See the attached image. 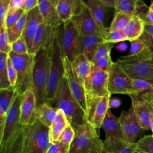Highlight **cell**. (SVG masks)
<instances>
[{"mask_svg": "<svg viewBox=\"0 0 153 153\" xmlns=\"http://www.w3.org/2000/svg\"><path fill=\"white\" fill-rule=\"evenodd\" d=\"M51 106L65 114L74 129L87 123L86 114L71 94L65 75L60 81Z\"/></svg>", "mask_w": 153, "mask_h": 153, "instance_id": "cell-1", "label": "cell"}, {"mask_svg": "<svg viewBox=\"0 0 153 153\" xmlns=\"http://www.w3.org/2000/svg\"><path fill=\"white\" fill-rule=\"evenodd\" d=\"M131 79H142L153 83V50L121 56L115 62Z\"/></svg>", "mask_w": 153, "mask_h": 153, "instance_id": "cell-2", "label": "cell"}, {"mask_svg": "<svg viewBox=\"0 0 153 153\" xmlns=\"http://www.w3.org/2000/svg\"><path fill=\"white\" fill-rule=\"evenodd\" d=\"M51 53L42 50L35 56L32 74V84L38 108L43 103H47V87L51 65Z\"/></svg>", "mask_w": 153, "mask_h": 153, "instance_id": "cell-3", "label": "cell"}, {"mask_svg": "<svg viewBox=\"0 0 153 153\" xmlns=\"http://www.w3.org/2000/svg\"><path fill=\"white\" fill-rule=\"evenodd\" d=\"M23 153H45L51 144L49 128L39 120L23 126Z\"/></svg>", "mask_w": 153, "mask_h": 153, "instance_id": "cell-4", "label": "cell"}, {"mask_svg": "<svg viewBox=\"0 0 153 153\" xmlns=\"http://www.w3.org/2000/svg\"><path fill=\"white\" fill-rule=\"evenodd\" d=\"M8 57L17 74V81L14 87L22 96L27 90L33 88L32 74L35 56L29 53L19 54L11 51Z\"/></svg>", "mask_w": 153, "mask_h": 153, "instance_id": "cell-5", "label": "cell"}, {"mask_svg": "<svg viewBox=\"0 0 153 153\" xmlns=\"http://www.w3.org/2000/svg\"><path fill=\"white\" fill-rule=\"evenodd\" d=\"M75 135L70 145L69 153H94L103 141L97 130L89 123L74 128Z\"/></svg>", "mask_w": 153, "mask_h": 153, "instance_id": "cell-6", "label": "cell"}, {"mask_svg": "<svg viewBox=\"0 0 153 153\" xmlns=\"http://www.w3.org/2000/svg\"><path fill=\"white\" fill-rule=\"evenodd\" d=\"M22 96L17 94L7 114L2 134L0 136V151H3L22 129L20 123Z\"/></svg>", "mask_w": 153, "mask_h": 153, "instance_id": "cell-7", "label": "cell"}, {"mask_svg": "<svg viewBox=\"0 0 153 153\" xmlns=\"http://www.w3.org/2000/svg\"><path fill=\"white\" fill-rule=\"evenodd\" d=\"M51 65L47 87V103L51 106L61 78L65 75L63 57L57 37L51 53Z\"/></svg>", "mask_w": 153, "mask_h": 153, "instance_id": "cell-8", "label": "cell"}, {"mask_svg": "<svg viewBox=\"0 0 153 153\" xmlns=\"http://www.w3.org/2000/svg\"><path fill=\"white\" fill-rule=\"evenodd\" d=\"M74 23L71 20L63 23L58 28L57 39L63 57L72 62L77 56L79 38Z\"/></svg>", "mask_w": 153, "mask_h": 153, "instance_id": "cell-9", "label": "cell"}, {"mask_svg": "<svg viewBox=\"0 0 153 153\" xmlns=\"http://www.w3.org/2000/svg\"><path fill=\"white\" fill-rule=\"evenodd\" d=\"M108 90L109 94H123L129 96L135 94L132 79L123 69L114 62L109 72Z\"/></svg>", "mask_w": 153, "mask_h": 153, "instance_id": "cell-10", "label": "cell"}, {"mask_svg": "<svg viewBox=\"0 0 153 153\" xmlns=\"http://www.w3.org/2000/svg\"><path fill=\"white\" fill-rule=\"evenodd\" d=\"M71 20L80 36H85L100 32L85 4V1L79 0L75 13Z\"/></svg>", "mask_w": 153, "mask_h": 153, "instance_id": "cell-11", "label": "cell"}, {"mask_svg": "<svg viewBox=\"0 0 153 153\" xmlns=\"http://www.w3.org/2000/svg\"><path fill=\"white\" fill-rule=\"evenodd\" d=\"M63 57L65 68V76L68 82L70 91L87 115V96L86 91L76 76L71 62L66 57L63 56Z\"/></svg>", "mask_w": 153, "mask_h": 153, "instance_id": "cell-12", "label": "cell"}, {"mask_svg": "<svg viewBox=\"0 0 153 153\" xmlns=\"http://www.w3.org/2000/svg\"><path fill=\"white\" fill-rule=\"evenodd\" d=\"M111 94L103 97H93L87 100V121L97 130L102 127V123L109 110V100Z\"/></svg>", "mask_w": 153, "mask_h": 153, "instance_id": "cell-13", "label": "cell"}, {"mask_svg": "<svg viewBox=\"0 0 153 153\" xmlns=\"http://www.w3.org/2000/svg\"><path fill=\"white\" fill-rule=\"evenodd\" d=\"M58 28L47 25L42 22L39 26L33 41L29 54L35 56L42 50L51 51L57 35Z\"/></svg>", "mask_w": 153, "mask_h": 153, "instance_id": "cell-14", "label": "cell"}, {"mask_svg": "<svg viewBox=\"0 0 153 153\" xmlns=\"http://www.w3.org/2000/svg\"><path fill=\"white\" fill-rule=\"evenodd\" d=\"M119 120L121 127L123 140L130 144L135 143L142 130L138 120L134 114L133 108L126 111L123 110Z\"/></svg>", "mask_w": 153, "mask_h": 153, "instance_id": "cell-15", "label": "cell"}, {"mask_svg": "<svg viewBox=\"0 0 153 153\" xmlns=\"http://www.w3.org/2000/svg\"><path fill=\"white\" fill-rule=\"evenodd\" d=\"M37 100L32 89L27 90L23 95L20 105V123L22 126L33 124L37 119Z\"/></svg>", "mask_w": 153, "mask_h": 153, "instance_id": "cell-16", "label": "cell"}, {"mask_svg": "<svg viewBox=\"0 0 153 153\" xmlns=\"http://www.w3.org/2000/svg\"><path fill=\"white\" fill-rule=\"evenodd\" d=\"M131 107L143 130H150V124L153 118V106L140 94L130 96Z\"/></svg>", "mask_w": 153, "mask_h": 153, "instance_id": "cell-17", "label": "cell"}, {"mask_svg": "<svg viewBox=\"0 0 153 153\" xmlns=\"http://www.w3.org/2000/svg\"><path fill=\"white\" fill-rule=\"evenodd\" d=\"M71 63L76 76L84 86L86 91L87 96H88L92 75L91 62L85 56L80 54L76 56Z\"/></svg>", "mask_w": 153, "mask_h": 153, "instance_id": "cell-18", "label": "cell"}, {"mask_svg": "<svg viewBox=\"0 0 153 153\" xmlns=\"http://www.w3.org/2000/svg\"><path fill=\"white\" fill-rule=\"evenodd\" d=\"M42 22L43 20L38 6L27 13V17L22 36L26 42L29 53L32 50L33 41L38 27Z\"/></svg>", "mask_w": 153, "mask_h": 153, "instance_id": "cell-19", "label": "cell"}, {"mask_svg": "<svg viewBox=\"0 0 153 153\" xmlns=\"http://www.w3.org/2000/svg\"><path fill=\"white\" fill-rule=\"evenodd\" d=\"M102 127L106 137L104 143H110L123 140L119 117L114 116L109 109L103 120Z\"/></svg>", "mask_w": 153, "mask_h": 153, "instance_id": "cell-20", "label": "cell"}, {"mask_svg": "<svg viewBox=\"0 0 153 153\" xmlns=\"http://www.w3.org/2000/svg\"><path fill=\"white\" fill-rule=\"evenodd\" d=\"M108 79V72L102 71H92L87 100L93 97H103L109 94Z\"/></svg>", "mask_w": 153, "mask_h": 153, "instance_id": "cell-21", "label": "cell"}, {"mask_svg": "<svg viewBox=\"0 0 153 153\" xmlns=\"http://www.w3.org/2000/svg\"><path fill=\"white\" fill-rule=\"evenodd\" d=\"M103 42V36L100 32L85 36L79 35L77 46V55L82 54L91 62L97 47Z\"/></svg>", "mask_w": 153, "mask_h": 153, "instance_id": "cell-22", "label": "cell"}, {"mask_svg": "<svg viewBox=\"0 0 153 153\" xmlns=\"http://www.w3.org/2000/svg\"><path fill=\"white\" fill-rule=\"evenodd\" d=\"M58 0H39L38 7L43 22L56 28L63 23L60 20L57 10Z\"/></svg>", "mask_w": 153, "mask_h": 153, "instance_id": "cell-23", "label": "cell"}, {"mask_svg": "<svg viewBox=\"0 0 153 153\" xmlns=\"http://www.w3.org/2000/svg\"><path fill=\"white\" fill-rule=\"evenodd\" d=\"M85 4L89 9L91 14L96 22L100 32L103 36L108 28L105 27L103 22L107 7L104 5L102 0H88Z\"/></svg>", "mask_w": 153, "mask_h": 153, "instance_id": "cell-24", "label": "cell"}, {"mask_svg": "<svg viewBox=\"0 0 153 153\" xmlns=\"http://www.w3.org/2000/svg\"><path fill=\"white\" fill-rule=\"evenodd\" d=\"M145 26L143 21L139 17L133 16L123 30L127 40L131 41L139 39L143 32Z\"/></svg>", "mask_w": 153, "mask_h": 153, "instance_id": "cell-25", "label": "cell"}, {"mask_svg": "<svg viewBox=\"0 0 153 153\" xmlns=\"http://www.w3.org/2000/svg\"><path fill=\"white\" fill-rule=\"evenodd\" d=\"M69 124L65 114L61 110L57 109L56 118L49 128L51 143L58 141L60 134Z\"/></svg>", "mask_w": 153, "mask_h": 153, "instance_id": "cell-26", "label": "cell"}, {"mask_svg": "<svg viewBox=\"0 0 153 153\" xmlns=\"http://www.w3.org/2000/svg\"><path fill=\"white\" fill-rule=\"evenodd\" d=\"M79 0H58L57 10L62 23L69 21L74 16Z\"/></svg>", "mask_w": 153, "mask_h": 153, "instance_id": "cell-27", "label": "cell"}, {"mask_svg": "<svg viewBox=\"0 0 153 153\" xmlns=\"http://www.w3.org/2000/svg\"><path fill=\"white\" fill-rule=\"evenodd\" d=\"M57 114V109L47 103H43L38 108L37 119L44 126L50 128L53 123Z\"/></svg>", "mask_w": 153, "mask_h": 153, "instance_id": "cell-28", "label": "cell"}, {"mask_svg": "<svg viewBox=\"0 0 153 153\" xmlns=\"http://www.w3.org/2000/svg\"><path fill=\"white\" fill-rule=\"evenodd\" d=\"M17 94L19 93L13 86L8 88L0 90V110L7 114Z\"/></svg>", "mask_w": 153, "mask_h": 153, "instance_id": "cell-29", "label": "cell"}, {"mask_svg": "<svg viewBox=\"0 0 153 153\" xmlns=\"http://www.w3.org/2000/svg\"><path fill=\"white\" fill-rule=\"evenodd\" d=\"M104 145L110 153H133L136 149V143L130 144L123 140L110 143H104Z\"/></svg>", "mask_w": 153, "mask_h": 153, "instance_id": "cell-30", "label": "cell"}, {"mask_svg": "<svg viewBox=\"0 0 153 153\" xmlns=\"http://www.w3.org/2000/svg\"><path fill=\"white\" fill-rule=\"evenodd\" d=\"M137 0H115V13H122L131 17L134 16Z\"/></svg>", "mask_w": 153, "mask_h": 153, "instance_id": "cell-31", "label": "cell"}, {"mask_svg": "<svg viewBox=\"0 0 153 153\" xmlns=\"http://www.w3.org/2000/svg\"><path fill=\"white\" fill-rule=\"evenodd\" d=\"M27 13H24L20 19L11 27L7 29L9 41L11 44L16 41L22 36L23 31L26 23Z\"/></svg>", "mask_w": 153, "mask_h": 153, "instance_id": "cell-32", "label": "cell"}, {"mask_svg": "<svg viewBox=\"0 0 153 153\" xmlns=\"http://www.w3.org/2000/svg\"><path fill=\"white\" fill-rule=\"evenodd\" d=\"M8 54L0 52V90L11 87L8 76L7 60Z\"/></svg>", "mask_w": 153, "mask_h": 153, "instance_id": "cell-33", "label": "cell"}, {"mask_svg": "<svg viewBox=\"0 0 153 153\" xmlns=\"http://www.w3.org/2000/svg\"><path fill=\"white\" fill-rule=\"evenodd\" d=\"M23 131L22 129L15 136L9 145L0 153H23Z\"/></svg>", "mask_w": 153, "mask_h": 153, "instance_id": "cell-34", "label": "cell"}, {"mask_svg": "<svg viewBox=\"0 0 153 153\" xmlns=\"http://www.w3.org/2000/svg\"><path fill=\"white\" fill-rule=\"evenodd\" d=\"M131 17L124 13H115L109 29L123 31Z\"/></svg>", "mask_w": 153, "mask_h": 153, "instance_id": "cell-35", "label": "cell"}, {"mask_svg": "<svg viewBox=\"0 0 153 153\" xmlns=\"http://www.w3.org/2000/svg\"><path fill=\"white\" fill-rule=\"evenodd\" d=\"M104 42L115 44L118 42H123L127 40V38L123 31L115 30H108L105 34L103 36Z\"/></svg>", "mask_w": 153, "mask_h": 153, "instance_id": "cell-36", "label": "cell"}, {"mask_svg": "<svg viewBox=\"0 0 153 153\" xmlns=\"http://www.w3.org/2000/svg\"><path fill=\"white\" fill-rule=\"evenodd\" d=\"M136 149L143 153H153V134L145 136L136 142Z\"/></svg>", "mask_w": 153, "mask_h": 153, "instance_id": "cell-37", "label": "cell"}, {"mask_svg": "<svg viewBox=\"0 0 153 153\" xmlns=\"http://www.w3.org/2000/svg\"><path fill=\"white\" fill-rule=\"evenodd\" d=\"M113 63L114 62H112L111 57V54H109L91 63L92 71H102L109 73Z\"/></svg>", "mask_w": 153, "mask_h": 153, "instance_id": "cell-38", "label": "cell"}, {"mask_svg": "<svg viewBox=\"0 0 153 153\" xmlns=\"http://www.w3.org/2000/svg\"><path fill=\"white\" fill-rule=\"evenodd\" d=\"M132 84L135 94H142L153 89V83L145 79H132Z\"/></svg>", "mask_w": 153, "mask_h": 153, "instance_id": "cell-39", "label": "cell"}, {"mask_svg": "<svg viewBox=\"0 0 153 153\" xmlns=\"http://www.w3.org/2000/svg\"><path fill=\"white\" fill-rule=\"evenodd\" d=\"M11 51V44L10 42L7 30L0 27V52L8 54Z\"/></svg>", "mask_w": 153, "mask_h": 153, "instance_id": "cell-40", "label": "cell"}, {"mask_svg": "<svg viewBox=\"0 0 153 153\" xmlns=\"http://www.w3.org/2000/svg\"><path fill=\"white\" fill-rule=\"evenodd\" d=\"M114 46V44L111 43H107L104 42L100 43L94 53V56L91 60V63H93L97 60L111 54V51Z\"/></svg>", "mask_w": 153, "mask_h": 153, "instance_id": "cell-41", "label": "cell"}, {"mask_svg": "<svg viewBox=\"0 0 153 153\" xmlns=\"http://www.w3.org/2000/svg\"><path fill=\"white\" fill-rule=\"evenodd\" d=\"M139 39L146 48L153 50V25H145L143 32Z\"/></svg>", "mask_w": 153, "mask_h": 153, "instance_id": "cell-42", "label": "cell"}, {"mask_svg": "<svg viewBox=\"0 0 153 153\" xmlns=\"http://www.w3.org/2000/svg\"><path fill=\"white\" fill-rule=\"evenodd\" d=\"M11 51L19 54L29 53L26 42L22 36L11 44Z\"/></svg>", "mask_w": 153, "mask_h": 153, "instance_id": "cell-43", "label": "cell"}, {"mask_svg": "<svg viewBox=\"0 0 153 153\" xmlns=\"http://www.w3.org/2000/svg\"><path fill=\"white\" fill-rule=\"evenodd\" d=\"M75 135V132L74 128L70 124H69L60 134L58 139V142L71 145L74 139Z\"/></svg>", "mask_w": 153, "mask_h": 153, "instance_id": "cell-44", "label": "cell"}, {"mask_svg": "<svg viewBox=\"0 0 153 153\" xmlns=\"http://www.w3.org/2000/svg\"><path fill=\"white\" fill-rule=\"evenodd\" d=\"M70 145L58 141L51 143L45 153H69Z\"/></svg>", "mask_w": 153, "mask_h": 153, "instance_id": "cell-45", "label": "cell"}, {"mask_svg": "<svg viewBox=\"0 0 153 153\" xmlns=\"http://www.w3.org/2000/svg\"><path fill=\"white\" fill-rule=\"evenodd\" d=\"M10 1L11 0L0 1V27H5V23L8 15Z\"/></svg>", "mask_w": 153, "mask_h": 153, "instance_id": "cell-46", "label": "cell"}, {"mask_svg": "<svg viewBox=\"0 0 153 153\" xmlns=\"http://www.w3.org/2000/svg\"><path fill=\"white\" fill-rule=\"evenodd\" d=\"M24 13L22 9H20L13 14L7 15L5 23V27L7 29L13 26L20 19Z\"/></svg>", "mask_w": 153, "mask_h": 153, "instance_id": "cell-47", "label": "cell"}, {"mask_svg": "<svg viewBox=\"0 0 153 153\" xmlns=\"http://www.w3.org/2000/svg\"><path fill=\"white\" fill-rule=\"evenodd\" d=\"M146 47L143 42L139 38L130 41V48L129 54L130 55H133L142 52L144 50Z\"/></svg>", "mask_w": 153, "mask_h": 153, "instance_id": "cell-48", "label": "cell"}, {"mask_svg": "<svg viewBox=\"0 0 153 153\" xmlns=\"http://www.w3.org/2000/svg\"><path fill=\"white\" fill-rule=\"evenodd\" d=\"M7 71H8V76L10 84L13 87H15L17 81V74L14 69L13 64L9 58L7 60Z\"/></svg>", "mask_w": 153, "mask_h": 153, "instance_id": "cell-49", "label": "cell"}, {"mask_svg": "<svg viewBox=\"0 0 153 153\" xmlns=\"http://www.w3.org/2000/svg\"><path fill=\"white\" fill-rule=\"evenodd\" d=\"M24 1L25 0H11L9 5L8 15L13 14L20 9H22Z\"/></svg>", "mask_w": 153, "mask_h": 153, "instance_id": "cell-50", "label": "cell"}, {"mask_svg": "<svg viewBox=\"0 0 153 153\" xmlns=\"http://www.w3.org/2000/svg\"><path fill=\"white\" fill-rule=\"evenodd\" d=\"M38 0H25L22 9L25 13H29L37 6H38Z\"/></svg>", "mask_w": 153, "mask_h": 153, "instance_id": "cell-51", "label": "cell"}, {"mask_svg": "<svg viewBox=\"0 0 153 153\" xmlns=\"http://www.w3.org/2000/svg\"><path fill=\"white\" fill-rule=\"evenodd\" d=\"M142 20L145 25H153V12L149 9L148 13L142 17Z\"/></svg>", "mask_w": 153, "mask_h": 153, "instance_id": "cell-52", "label": "cell"}, {"mask_svg": "<svg viewBox=\"0 0 153 153\" xmlns=\"http://www.w3.org/2000/svg\"><path fill=\"white\" fill-rule=\"evenodd\" d=\"M121 105V101L120 99L114 97L109 99V108H117Z\"/></svg>", "mask_w": 153, "mask_h": 153, "instance_id": "cell-53", "label": "cell"}, {"mask_svg": "<svg viewBox=\"0 0 153 153\" xmlns=\"http://www.w3.org/2000/svg\"><path fill=\"white\" fill-rule=\"evenodd\" d=\"M140 96H142L143 97H144L145 99H146L153 106V89L149 91H148L145 93L139 94Z\"/></svg>", "mask_w": 153, "mask_h": 153, "instance_id": "cell-54", "label": "cell"}, {"mask_svg": "<svg viewBox=\"0 0 153 153\" xmlns=\"http://www.w3.org/2000/svg\"><path fill=\"white\" fill-rule=\"evenodd\" d=\"M94 153H110L106 149L103 142L99 145V146L96 148Z\"/></svg>", "mask_w": 153, "mask_h": 153, "instance_id": "cell-55", "label": "cell"}, {"mask_svg": "<svg viewBox=\"0 0 153 153\" xmlns=\"http://www.w3.org/2000/svg\"><path fill=\"white\" fill-rule=\"evenodd\" d=\"M127 47H128V45L124 42H121L120 43L118 44L116 46H115V49L120 51H126L127 49Z\"/></svg>", "mask_w": 153, "mask_h": 153, "instance_id": "cell-56", "label": "cell"}, {"mask_svg": "<svg viewBox=\"0 0 153 153\" xmlns=\"http://www.w3.org/2000/svg\"><path fill=\"white\" fill-rule=\"evenodd\" d=\"M150 130H151V131L152 133V134H153V118H152V121H151V124H150Z\"/></svg>", "mask_w": 153, "mask_h": 153, "instance_id": "cell-57", "label": "cell"}, {"mask_svg": "<svg viewBox=\"0 0 153 153\" xmlns=\"http://www.w3.org/2000/svg\"><path fill=\"white\" fill-rule=\"evenodd\" d=\"M149 9L153 12V1H151V4H150V5H149Z\"/></svg>", "mask_w": 153, "mask_h": 153, "instance_id": "cell-58", "label": "cell"}, {"mask_svg": "<svg viewBox=\"0 0 153 153\" xmlns=\"http://www.w3.org/2000/svg\"><path fill=\"white\" fill-rule=\"evenodd\" d=\"M133 153H143V152H141L140 151H139V150L136 149L135 151L133 152Z\"/></svg>", "mask_w": 153, "mask_h": 153, "instance_id": "cell-59", "label": "cell"}]
</instances>
